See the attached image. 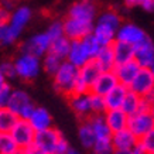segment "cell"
<instances>
[{
	"mask_svg": "<svg viewBox=\"0 0 154 154\" xmlns=\"http://www.w3.org/2000/svg\"><path fill=\"white\" fill-rule=\"evenodd\" d=\"M92 60V57L86 50L85 44L82 40H76V41H71V48L66 57V61H69L71 64H74L75 66H84L86 62Z\"/></svg>",
	"mask_w": 154,
	"mask_h": 154,
	"instance_id": "obj_17",
	"label": "cell"
},
{
	"mask_svg": "<svg viewBox=\"0 0 154 154\" xmlns=\"http://www.w3.org/2000/svg\"><path fill=\"white\" fill-rule=\"evenodd\" d=\"M147 37H149L147 33L134 23H123L116 33V40L127 42L133 47L140 44L141 41H144Z\"/></svg>",
	"mask_w": 154,
	"mask_h": 154,
	"instance_id": "obj_11",
	"label": "cell"
},
{
	"mask_svg": "<svg viewBox=\"0 0 154 154\" xmlns=\"http://www.w3.org/2000/svg\"><path fill=\"white\" fill-rule=\"evenodd\" d=\"M105 120H106L109 129L112 133L120 131L123 129H127V123H129V115H127L123 109H110L105 112Z\"/></svg>",
	"mask_w": 154,
	"mask_h": 154,
	"instance_id": "obj_18",
	"label": "cell"
},
{
	"mask_svg": "<svg viewBox=\"0 0 154 154\" xmlns=\"http://www.w3.org/2000/svg\"><path fill=\"white\" fill-rule=\"evenodd\" d=\"M45 33L50 35L51 41L57 40V38L64 37V35H65V31H64V21H61V20H54V21L47 27Z\"/></svg>",
	"mask_w": 154,
	"mask_h": 154,
	"instance_id": "obj_38",
	"label": "cell"
},
{
	"mask_svg": "<svg viewBox=\"0 0 154 154\" xmlns=\"http://www.w3.org/2000/svg\"><path fill=\"white\" fill-rule=\"evenodd\" d=\"M28 122H30V125L33 126V129L35 131H44L52 127V117L45 107L35 106Z\"/></svg>",
	"mask_w": 154,
	"mask_h": 154,
	"instance_id": "obj_19",
	"label": "cell"
},
{
	"mask_svg": "<svg viewBox=\"0 0 154 154\" xmlns=\"http://www.w3.org/2000/svg\"><path fill=\"white\" fill-rule=\"evenodd\" d=\"M112 143L115 150H131L137 146L139 139L129 129H123L112 134Z\"/></svg>",
	"mask_w": 154,
	"mask_h": 154,
	"instance_id": "obj_20",
	"label": "cell"
},
{
	"mask_svg": "<svg viewBox=\"0 0 154 154\" xmlns=\"http://www.w3.org/2000/svg\"><path fill=\"white\" fill-rule=\"evenodd\" d=\"M78 136H79V140L82 143L85 149L92 150V147L96 143V134H95L94 129L91 126V123L88 120H82L79 125V130H78Z\"/></svg>",
	"mask_w": 154,
	"mask_h": 154,
	"instance_id": "obj_27",
	"label": "cell"
},
{
	"mask_svg": "<svg viewBox=\"0 0 154 154\" xmlns=\"http://www.w3.org/2000/svg\"><path fill=\"white\" fill-rule=\"evenodd\" d=\"M113 154H131V150H115Z\"/></svg>",
	"mask_w": 154,
	"mask_h": 154,
	"instance_id": "obj_46",
	"label": "cell"
},
{
	"mask_svg": "<svg viewBox=\"0 0 154 154\" xmlns=\"http://www.w3.org/2000/svg\"><path fill=\"white\" fill-rule=\"evenodd\" d=\"M127 129L137 137L141 139L144 134L154 129V119L150 115V112H139L129 116Z\"/></svg>",
	"mask_w": 154,
	"mask_h": 154,
	"instance_id": "obj_10",
	"label": "cell"
},
{
	"mask_svg": "<svg viewBox=\"0 0 154 154\" xmlns=\"http://www.w3.org/2000/svg\"><path fill=\"white\" fill-rule=\"evenodd\" d=\"M20 117L14 112H11L9 107H2L0 109V131L10 133L14 125L19 122Z\"/></svg>",
	"mask_w": 154,
	"mask_h": 154,
	"instance_id": "obj_30",
	"label": "cell"
},
{
	"mask_svg": "<svg viewBox=\"0 0 154 154\" xmlns=\"http://www.w3.org/2000/svg\"><path fill=\"white\" fill-rule=\"evenodd\" d=\"M5 82H7V78L5 76V74H3V71H2V68H0V85H3Z\"/></svg>",
	"mask_w": 154,
	"mask_h": 154,
	"instance_id": "obj_45",
	"label": "cell"
},
{
	"mask_svg": "<svg viewBox=\"0 0 154 154\" xmlns=\"http://www.w3.org/2000/svg\"><path fill=\"white\" fill-rule=\"evenodd\" d=\"M7 107L11 112L16 113L20 119H24V120H28L33 110L35 109L30 95L26 91H21V89H13Z\"/></svg>",
	"mask_w": 154,
	"mask_h": 154,
	"instance_id": "obj_3",
	"label": "cell"
},
{
	"mask_svg": "<svg viewBox=\"0 0 154 154\" xmlns=\"http://www.w3.org/2000/svg\"><path fill=\"white\" fill-rule=\"evenodd\" d=\"M137 144L143 149L146 154H154V129L149 131L147 134H144L141 139H139Z\"/></svg>",
	"mask_w": 154,
	"mask_h": 154,
	"instance_id": "obj_39",
	"label": "cell"
},
{
	"mask_svg": "<svg viewBox=\"0 0 154 154\" xmlns=\"http://www.w3.org/2000/svg\"><path fill=\"white\" fill-rule=\"evenodd\" d=\"M0 68L3 71V74L7 79H13L17 78V72H16V65H14V61H3L0 64Z\"/></svg>",
	"mask_w": 154,
	"mask_h": 154,
	"instance_id": "obj_42",
	"label": "cell"
},
{
	"mask_svg": "<svg viewBox=\"0 0 154 154\" xmlns=\"http://www.w3.org/2000/svg\"><path fill=\"white\" fill-rule=\"evenodd\" d=\"M82 41H84L85 47H86V50L89 51L91 57H92V60H94L95 57H96V54L99 52V50L102 48V45H100V44L98 42V40L94 37V34H89L88 37H85Z\"/></svg>",
	"mask_w": 154,
	"mask_h": 154,
	"instance_id": "obj_40",
	"label": "cell"
},
{
	"mask_svg": "<svg viewBox=\"0 0 154 154\" xmlns=\"http://www.w3.org/2000/svg\"><path fill=\"white\" fill-rule=\"evenodd\" d=\"M11 92H13V88L10 86V84L5 82L3 85H0V109L2 107H7Z\"/></svg>",
	"mask_w": 154,
	"mask_h": 154,
	"instance_id": "obj_41",
	"label": "cell"
},
{
	"mask_svg": "<svg viewBox=\"0 0 154 154\" xmlns=\"http://www.w3.org/2000/svg\"><path fill=\"white\" fill-rule=\"evenodd\" d=\"M100 72H103V71L100 69V66L98 65V62L95 60H91L89 62H86L84 66L79 68V78L91 88V86L94 85L95 81L98 79V76L100 75Z\"/></svg>",
	"mask_w": 154,
	"mask_h": 154,
	"instance_id": "obj_24",
	"label": "cell"
},
{
	"mask_svg": "<svg viewBox=\"0 0 154 154\" xmlns=\"http://www.w3.org/2000/svg\"><path fill=\"white\" fill-rule=\"evenodd\" d=\"M151 99H153V100H154V94H153V95H151Z\"/></svg>",
	"mask_w": 154,
	"mask_h": 154,
	"instance_id": "obj_51",
	"label": "cell"
},
{
	"mask_svg": "<svg viewBox=\"0 0 154 154\" xmlns=\"http://www.w3.org/2000/svg\"><path fill=\"white\" fill-rule=\"evenodd\" d=\"M14 65H16V72H17V76L20 79L30 82V81L35 79L38 76L40 71H41L42 62L35 55L20 52V55H17L14 60Z\"/></svg>",
	"mask_w": 154,
	"mask_h": 154,
	"instance_id": "obj_2",
	"label": "cell"
},
{
	"mask_svg": "<svg viewBox=\"0 0 154 154\" xmlns=\"http://www.w3.org/2000/svg\"><path fill=\"white\" fill-rule=\"evenodd\" d=\"M94 26L95 23L76 20L72 19V17H68V16L64 20V31H65V35L71 41L84 40L85 37H88L89 34H92V31H94Z\"/></svg>",
	"mask_w": 154,
	"mask_h": 154,
	"instance_id": "obj_9",
	"label": "cell"
},
{
	"mask_svg": "<svg viewBox=\"0 0 154 154\" xmlns=\"http://www.w3.org/2000/svg\"><path fill=\"white\" fill-rule=\"evenodd\" d=\"M141 69V66L136 62L134 60L129 61V62H125V64H119V65L115 66V74H116L117 79H119V84L125 85V86H130L131 82L134 81V78L137 76L139 71Z\"/></svg>",
	"mask_w": 154,
	"mask_h": 154,
	"instance_id": "obj_16",
	"label": "cell"
},
{
	"mask_svg": "<svg viewBox=\"0 0 154 154\" xmlns=\"http://www.w3.org/2000/svg\"><path fill=\"white\" fill-rule=\"evenodd\" d=\"M154 60V41L147 37L134 47V61L141 68H149Z\"/></svg>",
	"mask_w": 154,
	"mask_h": 154,
	"instance_id": "obj_15",
	"label": "cell"
},
{
	"mask_svg": "<svg viewBox=\"0 0 154 154\" xmlns=\"http://www.w3.org/2000/svg\"><path fill=\"white\" fill-rule=\"evenodd\" d=\"M115 153V147L112 143V137L110 139H98L95 146L92 147V154H113Z\"/></svg>",
	"mask_w": 154,
	"mask_h": 154,
	"instance_id": "obj_34",
	"label": "cell"
},
{
	"mask_svg": "<svg viewBox=\"0 0 154 154\" xmlns=\"http://www.w3.org/2000/svg\"><path fill=\"white\" fill-rule=\"evenodd\" d=\"M66 102L72 109V112L78 116L81 122L86 120L94 115L92 112V106H91V99H89V94L84 95H69L66 96Z\"/></svg>",
	"mask_w": 154,
	"mask_h": 154,
	"instance_id": "obj_12",
	"label": "cell"
},
{
	"mask_svg": "<svg viewBox=\"0 0 154 154\" xmlns=\"http://www.w3.org/2000/svg\"><path fill=\"white\" fill-rule=\"evenodd\" d=\"M127 92H129V88L119 84L107 95H105V102H106L107 110H110V109H122Z\"/></svg>",
	"mask_w": 154,
	"mask_h": 154,
	"instance_id": "obj_21",
	"label": "cell"
},
{
	"mask_svg": "<svg viewBox=\"0 0 154 154\" xmlns=\"http://www.w3.org/2000/svg\"><path fill=\"white\" fill-rule=\"evenodd\" d=\"M149 112H150V115H151V116H153V119H154V100H153V99H151V105H150Z\"/></svg>",
	"mask_w": 154,
	"mask_h": 154,
	"instance_id": "obj_47",
	"label": "cell"
},
{
	"mask_svg": "<svg viewBox=\"0 0 154 154\" xmlns=\"http://www.w3.org/2000/svg\"><path fill=\"white\" fill-rule=\"evenodd\" d=\"M17 154H26V153H24L23 150H20V151H19V153H17Z\"/></svg>",
	"mask_w": 154,
	"mask_h": 154,
	"instance_id": "obj_50",
	"label": "cell"
},
{
	"mask_svg": "<svg viewBox=\"0 0 154 154\" xmlns=\"http://www.w3.org/2000/svg\"><path fill=\"white\" fill-rule=\"evenodd\" d=\"M112 50H113V54H115L116 65L134 60V47L130 45V44H127V42L116 40L112 44Z\"/></svg>",
	"mask_w": 154,
	"mask_h": 154,
	"instance_id": "obj_22",
	"label": "cell"
},
{
	"mask_svg": "<svg viewBox=\"0 0 154 154\" xmlns=\"http://www.w3.org/2000/svg\"><path fill=\"white\" fill-rule=\"evenodd\" d=\"M129 89L141 98H151L154 94V74L150 68H141Z\"/></svg>",
	"mask_w": 154,
	"mask_h": 154,
	"instance_id": "obj_8",
	"label": "cell"
},
{
	"mask_svg": "<svg viewBox=\"0 0 154 154\" xmlns=\"http://www.w3.org/2000/svg\"><path fill=\"white\" fill-rule=\"evenodd\" d=\"M98 65L100 66L102 71H113L116 66V61H115V54H113L112 45L109 47H102L94 58Z\"/></svg>",
	"mask_w": 154,
	"mask_h": 154,
	"instance_id": "obj_26",
	"label": "cell"
},
{
	"mask_svg": "<svg viewBox=\"0 0 154 154\" xmlns=\"http://www.w3.org/2000/svg\"><path fill=\"white\" fill-rule=\"evenodd\" d=\"M89 99H91V106H92L94 115H105V112L107 110L105 96H100V95L89 92Z\"/></svg>",
	"mask_w": 154,
	"mask_h": 154,
	"instance_id": "obj_35",
	"label": "cell"
},
{
	"mask_svg": "<svg viewBox=\"0 0 154 154\" xmlns=\"http://www.w3.org/2000/svg\"><path fill=\"white\" fill-rule=\"evenodd\" d=\"M62 62H64V60H61L60 57L54 55L51 52H47L45 55L42 57V69L45 71L48 75L54 76L57 71L60 69Z\"/></svg>",
	"mask_w": 154,
	"mask_h": 154,
	"instance_id": "obj_33",
	"label": "cell"
},
{
	"mask_svg": "<svg viewBox=\"0 0 154 154\" xmlns=\"http://www.w3.org/2000/svg\"><path fill=\"white\" fill-rule=\"evenodd\" d=\"M20 151L11 133L0 131V154H17Z\"/></svg>",
	"mask_w": 154,
	"mask_h": 154,
	"instance_id": "obj_32",
	"label": "cell"
},
{
	"mask_svg": "<svg viewBox=\"0 0 154 154\" xmlns=\"http://www.w3.org/2000/svg\"><path fill=\"white\" fill-rule=\"evenodd\" d=\"M141 99H143L141 96H139L137 94H134L133 91L129 89V92H127L126 98H125V102H123L122 109H123L129 116H131V115H134V113L139 112L140 105H141Z\"/></svg>",
	"mask_w": 154,
	"mask_h": 154,
	"instance_id": "obj_31",
	"label": "cell"
},
{
	"mask_svg": "<svg viewBox=\"0 0 154 154\" xmlns=\"http://www.w3.org/2000/svg\"><path fill=\"white\" fill-rule=\"evenodd\" d=\"M78 76H79V68L65 60L61 64L60 69L57 71L55 75L52 76V79H54V89L58 94L62 95L64 98L69 96L74 92Z\"/></svg>",
	"mask_w": 154,
	"mask_h": 154,
	"instance_id": "obj_1",
	"label": "cell"
},
{
	"mask_svg": "<svg viewBox=\"0 0 154 154\" xmlns=\"http://www.w3.org/2000/svg\"><path fill=\"white\" fill-rule=\"evenodd\" d=\"M62 136L64 134L58 129H54V127L47 129L44 131H37L34 144H37L40 149H42L47 154H54L57 149V144H58V141L61 140Z\"/></svg>",
	"mask_w": 154,
	"mask_h": 154,
	"instance_id": "obj_13",
	"label": "cell"
},
{
	"mask_svg": "<svg viewBox=\"0 0 154 154\" xmlns=\"http://www.w3.org/2000/svg\"><path fill=\"white\" fill-rule=\"evenodd\" d=\"M10 133H11L14 141L17 143L20 150H24L30 147L31 144H34L35 134H37V131L33 129L30 122L24 120V119H19V122L14 125V127L11 129Z\"/></svg>",
	"mask_w": 154,
	"mask_h": 154,
	"instance_id": "obj_7",
	"label": "cell"
},
{
	"mask_svg": "<svg viewBox=\"0 0 154 154\" xmlns=\"http://www.w3.org/2000/svg\"><path fill=\"white\" fill-rule=\"evenodd\" d=\"M95 23L107 26V27H110V28H113V30L117 31V30L120 28V26L123 24V21H122V16L117 13L116 10L109 9V10H105L103 13L99 14Z\"/></svg>",
	"mask_w": 154,
	"mask_h": 154,
	"instance_id": "obj_28",
	"label": "cell"
},
{
	"mask_svg": "<svg viewBox=\"0 0 154 154\" xmlns=\"http://www.w3.org/2000/svg\"><path fill=\"white\" fill-rule=\"evenodd\" d=\"M116 30L107 27V26H103V24L95 23L94 26V37L98 40V42L102 45V47H109L112 45L113 42L116 41Z\"/></svg>",
	"mask_w": 154,
	"mask_h": 154,
	"instance_id": "obj_23",
	"label": "cell"
},
{
	"mask_svg": "<svg viewBox=\"0 0 154 154\" xmlns=\"http://www.w3.org/2000/svg\"><path fill=\"white\" fill-rule=\"evenodd\" d=\"M66 16L88 23H95L98 19V3L96 0H76L69 6Z\"/></svg>",
	"mask_w": 154,
	"mask_h": 154,
	"instance_id": "obj_4",
	"label": "cell"
},
{
	"mask_svg": "<svg viewBox=\"0 0 154 154\" xmlns=\"http://www.w3.org/2000/svg\"><path fill=\"white\" fill-rule=\"evenodd\" d=\"M149 68H150V71H151V72L154 74V60H153V62H151V65H150Z\"/></svg>",
	"mask_w": 154,
	"mask_h": 154,
	"instance_id": "obj_49",
	"label": "cell"
},
{
	"mask_svg": "<svg viewBox=\"0 0 154 154\" xmlns=\"http://www.w3.org/2000/svg\"><path fill=\"white\" fill-rule=\"evenodd\" d=\"M117 85H119V79H117L115 71H103L98 76V79L94 82V85L91 86V92L105 96Z\"/></svg>",
	"mask_w": 154,
	"mask_h": 154,
	"instance_id": "obj_14",
	"label": "cell"
},
{
	"mask_svg": "<svg viewBox=\"0 0 154 154\" xmlns=\"http://www.w3.org/2000/svg\"><path fill=\"white\" fill-rule=\"evenodd\" d=\"M123 5L127 9L140 7L149 13H154V0H123Z\"/></svg>",
	"mask_w": 154,
	"mask_h": 154,
	"instance_id": "obj_37",
	"label": "cell"
},
{
	"mask_svg": "<svg viewBox=\"0 0 154 154\" xmlns=\"http://www.w3.org/2000/svg\"><path fill=\"white\" fill-rule=\"evenodd\" d=\"M86 120L91 123V126H92L95 134H96V139H110L112 137L113 133L107 126L103 115H92Z\"/></svg>",
	"mask_w": 154,
	"mask_h": 154,
	"instance_id": "obj_25",
	"label": "cell"
},
{
	"mask_svg": "<svg viewBox=\"0 0 154 154\" xmlns=\"http://www.w3.org/2000/svg\"><path fill=\"white\" fill-rule=\"evenodd\" d=\"M14 42H16V40L10 31L9 21H0V47H7Z\"/></svg>",
	"mask_w": 154,
	"mask_h": 154,
	"instance_id": "obj_36",
	"label": "cell"
},
{
	"mask_svg": "<svg viewBox=\"0 0 154 154\" xmlns=\"http://www.w3.org/2000/svg\"><path fill=\"white\" fill-rule=\"evenodd\" d=\"M69 48H71V40L66 35L61 38H57L54 41L51 42V47H50V51L51 54L60 57L61 60H66V57H68V52H69Z\"/></svg>",
	"mask_w": 154,
	"mask_h": 154,
	"instance_id": "obj_29",
	"label": "cell"
},
{
	"mask_svg": "<svg viewBox=\"0 0 154 154\" xmlns=\"http://www.w3.org/2000/svg\"><path fill=\"white\" fill-rule=\"evenodd\" d=\"M69 149H71V147H69L68 140H66L65 137L62 136V137H61V140L58 141V144H57V149H55V153H54V154H66Z\"/></svg>",
	"mask_w": 154,
	"mask_h": 154,
	"instance_id": "obj_43",
	"label": "cell"
},
{
	"mask_svg": "<svg viewBox=\"0 0 154 154\" xmlns=\"http://www.w3.org/2000/svg\"><path fill=\"white\" fill-rule=\"evenodd\" d=\"M23 151H24L26 154H47L42 149H40V147H38L37 144H31L30 147L24 149Z\"/></svg>",
	"mask_w": 154,
	"mask_h": 154,
	"instance_id": "obj_44",
	"label": "cell"
},
{
	"mask_svg": "<svg viewBox=\"0 0 154 154\" xmlns=\"http://www.w3.org/2000/svg\"><path fill=\"white\" fill-rule=\"evenodd\" d=\"M31 19H33V10L28 6H17L11 11L9 19V27L16 41L19 40V37L24 31V28L27 27V24L31 21Z\"/></svg>",
	"mask_w": 154,
	"mask_h": 154,
	"instance_id": "obj_6",
	"label": "cell"
},
{
	"mask_svg": "<svg viewBox=\"0 0 154 154\" xmlns=\"http://www.w3.org/2000/svg\"><path fill=\"white\" fill-rule=\"evenodd\" d=\"M66 154H81L79 151H78V150H75V149H69L68 150V153Z\"/></svg>",
	"mask_w": 154,
	"mask_h": 154,
	"instance_id": "obj_48",
	"label": "cell"
},
{
	"mask_svg": "<svg viewBox=\"0 0 154 154\" xmlns=\"http://www.w3.org/2000/svg\"><path fill=\"white\" fill-rule=\"evenodd\" d=\"M51 38L45 31L44 33H37L27 38L26 41L20 45V52H26V54H31L38 58H42L51 47Z\"/></svg>",
	"mask_w": 154,
	"mask_h": 154,
	"instance_id": "obj_5",
	"label": "cell"
}]
</instances>
